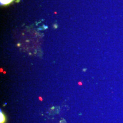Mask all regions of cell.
I'll return each instance as SVG.
<instances>
[{
    "mask_svg": "<svg viewBox=\"0 0 123 123\" xmlns=\"http://www.w3.org/2000/svg\"><path fill=\"white\" fill-rule=\"evenodd\" d=\"M13 0H0V4L1 5L8 4L11 3Z\"/></svg>",
    "mask_w": 123,
    "mask_h": 123,
    "instance_id": "6da1fadb",
    "label": "cell"
},
{
    "mask_svg": "<svg viewBox=\"0 0 123 123\" xmlns=\"http://www.w3.org/2000/svg\"><path fill=\"white\" fill-rule=\"evenodd\" d=\"M5 121V117L4 115L0 111V123H4Z\"/></svg>",
    "mask_w": 123,
    "mask_h": 123,
    "instance_id": "7a4b0ae2",
    "label": "cell"
}]
</instances>
